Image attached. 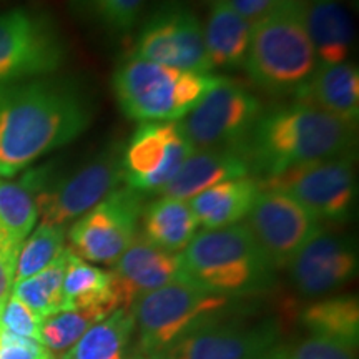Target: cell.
Returning a JSON list of instances; mask_svg holds the SVG:
<instances>
[{
  "mask_svg": "<svg viewBox=\"0 0 359 359\" xmlns=\"http://www.w3.org/2000/svg\"><path fill=\"white\" fill-rule=\"evenodd\" d=\"M92 120V100L69 80L0 85V177L74 142Z\"/></svg>",
  "mask_w": 359,
  "mask_h": 359,
  "instance_id": "1",
  "label": "cell"
},
{
  "mask_svg": "<svg viewBox=\"0 0 359 359\" xmlns=\"http://www.w3.org/2000/svg\"><path fill=\"white\" fill-rule=\"evenodd\" d=\"M354 127L316 107L293 102L258 116L245 142L250 170L273 178L290 170L351 154Z\"/></svg>",
  "mask_w": 359,
  "mask_h": 359,
  "instance_id": "2",
  "label": "cell"
},
{
  "mask_svg": "<svg viewBox=\"0 0 359 359\" xmlns=\"http://www.w3.org/2000/svg\"><path fill=\"white\" fill-rule=\"evenodd\" d=\"M180 263L183 281L231 299L258 294L275 283V266L245 223L196 233Z\"/></svg>",
  "mask_w": 359,
  "mask_h": 359,
  "instance_id": "3",
  "label": "cell"
},
{
  "mask_svg": "<svg viewBox=\"0 0 359 359\" xmlns=\"http://www.w3.org/2000/svg\"><path fill=\"white\" fill-rule=\"evenodd\" d=\"M304 7L306 0H281L251 27L243 67L273 95H296L320 65L304 24Z\"/></svg>",
  "mask_w": 359,
  "mask_h": 359,
  "instance_id": "4",
  "label": "cell"
},
{
  "mask_svg": "<svg viewBox=\"0 0 359 359\" xmlns=\"http://www.w3.org/2000/svg\"><path fill=\"white\" fill-rule=\"evenodd\" d=\"M218 79L130 55L116 67L111 87L128 118L175 122L185 118Z\"/></svg>",
  "mask_w": 359,
  "mask_h": 359,
  "instance_id": "5",
  "label": "cell"
},
{
  "mask_svg": "<svg viewBox=\"0 0 359 359\" xmlns=\"http://www.w3.org/2000/svg\"><path fill=\"white\" fill-rule=\"evenodd\" d=\"M123 148L110 145L70 172L29 170L20 182L32 191L42 224L65 226L110 195L123 182Z\"/></svg>",
  "mask_w": 359,
  "mask_h": 359,
  "instance_id": "6",
  "label": "cell"
},
{
  "mask_svg": "<svg viewBox=\"0 0 359 359\" xmlns=\"http://www.w3.org/2000/svg\"><path fill=\"white\" fill-rule=\"evenodd\" d=\"M231 302L183 280L142 294L130 308L138 334L133 356H158L193 330L226 314Z\"/></svg>",
  "mask_w": 359,
  "mask_h": 359,
  "instance_id": "7",
  "label": "cell"
},
{
  "mask_svg": "<svg viewBox=\"0 0 359 359\" xmlns=\"http://www.w3.org/2000/svg\"><path fill=\"white\" fill-rule=\"evenodd\" d=\"M143 200V193L122 187L82 215L69 230L74 255L83 262L114 266L140 235Z\"/></svg>",
  "mask_w": 359,
  "mask_h": 359,
  "instance_id": "8",
  "label": "cell"
},
{
  "mask_svg": "<svg viewBox=\"0 0 359 359\" xmlns=\"http://www.w3.org/2000/svg\"><path fill=\"white\" fill-rule=\"evenodd\" d=\"M259 188L288 193L318 222L343 223L356 205V173L353 154L290 170L259 182Z\"/></svg>",
  "mask_w": 359,
  "mask_h": 359,
  "instance_id": "9",
  "label": "cell"
},
{
  "mask_svg": "<svg viewBox=\"0 0 359 359\" xmlns=\"http://www.w3.org/2000/svg\"><path fill=\"white\" fill-rule=\"evenodd\" d=\"M262 115V103L250 90L219 77L180 127L195 150L243 147Z\"/></svg>",
  "mask_w": 359,
  "mask_h": 359,
  "instance_id": "10",
  "label": "cell"
},
{
  "mask_svg": "<svg viewBox=\"0 0 359 359\" xmlns=\"http://www.w3.org/2000/svg\"><path fill=\"white\" fill-rule=\"evenodd\" d=\"M280 326L271 318L241 320L226 314L183 336L155 359H266L278 349Z\"/></svg>",
  "mask_w": 359,
  "mask_h": 359,
  "instance_id": "11",
  "label": "cell"
},
{
  "mask_svg": "<svg viewBox=\"0 0 359 359\" xmlns=\"http://www.w3.org/2000/svg\"><path fill=\"white\" fill-rule=\"evenodd\" d=\"M65 48L50 22L15 8L0 13V85L55 72Z\"/></svg>",
  "mask_w": 359,
  "mask_h": 359,
  "instance_id": "12",
  "label": "cell"
},
{
  "mask_svg": "<svg viewBox=\"0 0 359 359\" xmlns=\"http://www.w3.org/2000/svg\"><path fill=\"white\" fill-rule=\"evenodd\" d=\"M193 151L180 123L142 122L123 147V182L143 195L160 193Z\"/></svg>",
  "mask_w": 359,
  "mask_h": 359,
  "instance_id": "13",
  "label": "cell"
},
{
  "mask_svg": "<svg viewBox=\"0 0 359 359\" xmlns=\"http://www.w3.org/2000/svg\"><path fill=\"white\" fill-rule=\"evenodd\" d=\"M130 55L185 72H212L206 57L203 27L180 4H165L151 13Z\"/></svg>",
  "mask_w": 359,
  "mask_h": 359,
  "instance_id": "14",
  "label": "cell"
},
{
  "mask_svg": "<svg viewBox=\"0 0 359 359\" xmlns=\"http://www.w3.org/2000/svg\"><path fill=\"white\" fill-rule=\"evenodd\" d=\"M246 226L275 269L286 268L321 230V223L288 193L259 188Z\"/></svg>",
  "mask_w": 359,
  "mask_h": 359,
  "instance_id": "15",
  "label": "cell"
},
{
  "mask_svg": "<svg viewBox=\"0 0 359 359\" xmlns=\"http://www.w3.org/2000/svg\"><path fill=\"white\" fill-rule=\"evenodd\" d=\"M296 291L318 298L343 288L358 273V248L351 238L321 228L288 264Z\"/></svg>",
  "mask_w": 359,
  "mask_h": 359,
  "instance_id": "16",
  "label": "cell"
},
{
  "mask_svg": "<svg viewBox=\"0 0 359 359\" xmlns=\"http://www.w3.org/2000/svg\"><path fill=\"white\" fill-rule=\"evenodd\" d=\"M118 308L130 309L135 299L182 280L180 253H170L138 235L110 271Z\"/></svg>",
  "mask_w": 359,
  "mask_h": 359,
  "instance_id": "17",
  "label": "cell"
},
{
  "mask_svg": "<svg viewBox=\"0 0 359 359\" xmlns=\"http://www.w3.org/2000/svg\"><path fill=\"white\" fill-rule=\"evenodd\" d=\"M250 173V161L245 145L203 148V150H195L188 156L172 182L158 195L188 201L217 183L248 177Z\"/></svg>",
  "mask_w": 359,
  "mask_h": 359,
  "instance_id": "18",
  "label": "cell"
},
{
  "mask_svg": "<svg viewBox=\"0 0 359 359\" xmlns=\"http://www.w3.org/2000/svg\"><path fill=\"white\" fill-rule=\"evenodd\" d=\"M298 102L316 107L341 122L356 127L359 118V72L343 62L318 65L308 83L296 93Z\"/></svg>",
  "mask_w": 359,
  "mask_h": 359,
  "instance_id": "19",
  "label": "cell"
},
{
  "mask_svg": "<svg viewBox=\"0 0 359 359\" xmlns=\"http://www.w3.org/2000/svg\"><path fill=\"white\" fill-rule=\"evenodd\" d=\"M258 193V180L248 177L224 180L193 196L188 203L198 226L203 230H218L240 223L248 217Z\"/></svg>",
  "mask_w": 359,
  "mask_h": 359,
  "instance_id": "20",
  "label": "cell"
},
{
  "mask_svg": "<svg viewBox=\"0 0 359 359\" xmlns=\"http://www.w3.org/2000/svg\"><path fill=\"white\" fill-rule=\"evenodd\" d=\"M304 24L320 65L348 60L353 43V22L336 0H313L304 7Z\"/></svg>",
  "mask_w": 359,
  "mask_h": 359,
  "instance_id": "21",
  "label": "cell"
},
{
  "mask_svg": "<svg viewBox=\"0 0 359 359\" xmlns=\"http://www.w3.org/2000/svg\"><path fill=\"white\" fill-rule=\"evenodd\" d=\"M140 224V236L170 253H182L198 230L190 203L170 196H160L148 203L143 208Z\"/></svg>",
  "mask_w": 359,
  "mask_h": 359,
  "instance_id": "22",
  "label": "cell"
},
{
  "mask_svg": "<svg viewBox=\"0 0 359 359\" xmlns=\"http://www.w3.org/2000/svg\"><path fill=\"white\" fill-rule=\"evenodd\" d=\"M251 25L228 2L215 4L203 29L206 57L213 69L243 67L248 55Z\"/></svg>",
  "mask_w": 359,
  "mask_h": 359,
  "instance_id": "23",
  "label": "cell"
},
{
  "mask_svg": "<svg viewBox=\"0 0 359 359\" xmlns=\"http://www.w3.org/2000/svg\"><path fill=\"white\" fill-rule=\"evenodd\" d=\"M62 311H82V309H100L111 314L116 311L114 290H111L110 271L100 269L83 262L72 251L67 266L64 285H62Z\"/></svg>",
  "mask_w": 359,
  "mask_h": 359,
  "instance_id": "24",
  "label": "cell"
},
{
  "mask_svg": "<svg viewBox=\"0 0 359 359\" xmlns=\"http://www.w3.org/2000/svg\"><path fill=\"white\" fill-rule=\"evenodd\" d=\"M133 334V314L120 308L90 327L60 359H132L128 353Z\"/></svg>",
  "mask_w": 359,
  "mask_h": 359,
  "instance_id": "25",
  "label": "cell"
},
{
  "mask_svg": "<svg viewBox=\"0 0 359 359\" xmlns=\"http://www.w3.org/2000/svg\"><path fill=\"white\" fill-rule=\"evenodd\" d=\"M70 255L72 250L65 246L64 251L37 275L13 283L12 296L20 299L39 320L43 321L45 318L62 311V285Z\"/></svg>",
  "mask_w": 359,
  "mask_h": 359,
  "instance_id": "26",
  "label": "cell"
},
{
  "mask_svg": "<svg viewBox=\"0 0 359 359\" xmlns=\"http://www.w3.org/2000/svg\"><path fill=\"white\" fill-rule=\"evenodd\" d=\"M302 325L309 334L330 336L358 344L359 303L356 296H334L309 304L302 313Z\"/></svg>",
  "mask_w": 359,
  "mask_h": 359,
  "instance_id": "27",
  "label": "cell"
},
{
  "mask_svg": "<svg viewBox=\"0 0 359 359\" xmlns=\"http://www.w3.org/2000/svg\"><path fill=\"white\" fill-rule=\"evenodd\" d=\"M37 218L39 213L32 191L22 182L0 180V226L13 240L24 243Z\"/></svg>",
  "mask_w": 359,
  "mask_h": 359,
  "instance_id": "28",
  "label": "cell"
},
{
  "mask_svg": "<svg viewBox=\"0 0 359 359\" xmlns=\"http://www.w3.org/2000/svg\"><path fill=\"white\" fill-rule=\"evenodd\" d=\"M109 316L100 309L60 311L45 318L40 326V341L50 353H65L97 323Z\"/></svg>",
  "mask_w": 359,
  "mask_h": 359,
  "instance_id": "29",
  "label": "cell"
},
{
  "mask_svg": "<svg viewBox=\"0 0 359 359\" xmlns=\"http://www.w3.org/2000/svg\"><path fill=\"white\" fill-rule=\"evenodd\" d=\"M65 248L64 226L42 224L35 230L30 238L20 245L17 257L15 281L27 280L47 268ZM13 281V283H15Z\"/></svg>",
  "mask_w": 359,
  "mask_h": 359,
  "instance_id": "30",
  "label": "cell"
},
{
  "mask_svg": "<svg viewBox=\"0 0 359 359\" xmlns=\"http://www.w3.org/2000/svg\"><path fill=\"white\" fill-rule=\"evenodd\" d=\"M281 359H358V344L330 336L309 334L293 348H280Z\"/></svg>",
  "mask_w": 359,
  "mask_h": 359,
  "instance_id": "31",
  "label": "cell"
},
{
  "mask_svg": "<svg viewBox=\"0 0 359 359\" xmlns=\"http://www.w3.org/2000/svg\"><path fill=\"white\" fill-rule=\"evenodd\" d=\"M40 326H42V320H39L20 299L11 294L0 314V331L40 341Z\"/></svg>",
  "mask_w": 359,
  "mask_h": 359,
  "instance_id": "32",
  "label": "cell"
},
{
  "mask_svg": "<svg viewBox=\"0 0 359 359\" xmlns=\"http://www.w3.org/2000/svg\"><path fill=\"white\" fill-rule=\"evenodd\" d=\"M100 19L114 30L132 29L147 0H92Z\"/></svg>",
  "mask_w": 359,
  "mask_h": 359,
  "instance_id": "33",
  "label": "cell"
},
{
  "mask_svg": "<svg viewBox=\"0 0 359 359\" xmlns=\"http://www.w3.org/2000/svg\"><path fill=\"white\" fill-rule=\"evenodd\" d=\"M20 245L0 226V314L12 294Z\"/></svg>",
  "mask_w": 359,
  "mask_h": 359,
  "instance_id": "34",
  "label": "cell"
},
{
  "mask_svg": "<svg viewBox=\"0 0 359 359\" xmlns=\"http://www.w3.org/2000/svg\"><path fill=\"white\" fill-rule=\"evenodd\" d=\"M0 359H53L40 341L0 331Z\"/></svg>",
  "mask_w": 359,
  "mask_h": 359,
  "instance_id": "35",
  "label": "cell"
},
{
  "mask_svg": "<svg viewBox=\"0 0 359 359\" xmlns=\"http://www.w3.org/2000/svg\"><path fill=\"white\" fill-rule=\"evenodd\" d=\"M281 0H228V6L251 25L268 15Z\"/></svg>",
  "mask_w": 359,
  "mask_h": 359,
  "instance_id": "36",
  "label": "cell"
},
{
  "mask_svg": "<svg viewBox=\"0 0 359 359\" xmlns=\"http://www.w3.org/2000/svg\"><path fill=\"white\" fill-rule=\"evenodd\" d=\"M266 359H281V354H280V348H278V349H276V351H275V353H273V354H271V356H269V358H266Z\"/></svg>",
  "mask_w": 359,
  "mask_h": 359,
  "instance_id": "37",
  "label": "cell"
},
{
  "mask_svg": "<svg viewBox=\"0 0 359 359\" xmlns=\"http://www.w3.org/2000/svg\"><path fill=\"white\" fill-rule=\"evenodd\" d=\"M206 2H210V4H222V2H228V0H206Z\"/></svg>",
  "mask_w": 359,
  "mask_h": 359,
  "instance_id": "38",
  "label": "cell"
},
{
  "mask_svg": "<svg viewBox=\"0 0 359 359\" xmlns=\"http://www.w3.org/2000/svg\"><path fill=\"white\" fill-rule=\"evenodd\" d=\"M132 359H155V358H145V356H133Z\"/></svg>",
  "mask_w": 359,
  "mask_h": 359,
  "instance_id": "39",
  "label": "cell"
}]
</instances>
